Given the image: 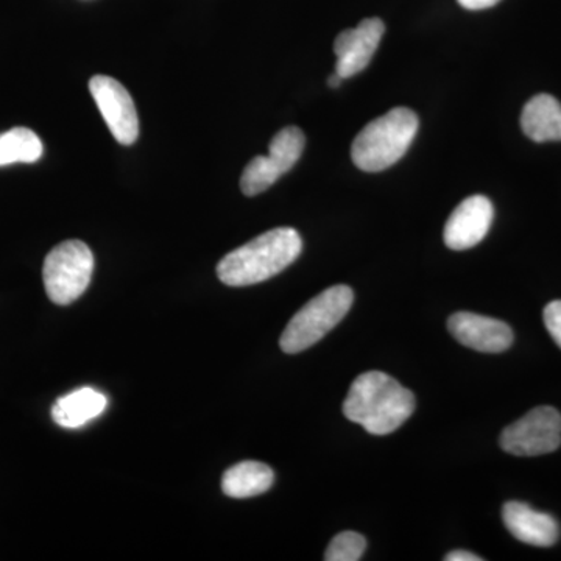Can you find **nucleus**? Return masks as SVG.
<instances>
[{"label": "nucleus", "mask_w": 561, "mask_h": 561, "mask_svg": "<svg viewBox=\"0 0 561 561\" xmlns=\"http://www.w3.org/2000/svg\"><path fill=\"white\" fill-rule=\"evenodd\" d=\"M415 412V397L387 373L368 371L356 378L343 402V413L368 434L400 430Z\"/></svg>", "instance_id": "1"}, {"label": "nucleus", "mask_w": 561, "mask_h": 561, "mask_svg": "<svg viewBox=\"0 0 561 561\" xmlns=\"http://www.w3.org/2000/svg\"><path fill=\"white\" fill-rule=\"evenodd\" d=\"M302 250L294 228H275L228 253L217 265V276L231 287L253 286L286 271Z\"/></svg>", "instance_id": "2"}, {"label": "nucleus", "mask_w": 561, "mask_h": 561, "mask_svg": "<svg viewBox=\"0 0 561 561\" xmlns=\"http://www.w3.org/2000/svg\"><path fill=\"white\" fill-rule=\"evenodd\" d=\"M419 116L394 108L362 128L351 147L354 164L364 172H381L404 157L419 131Z\"/></svg>", "instance_id": "3"}, {"label": "nucleus", "mask_w": 561, "mask_h": 561, "mask_svg": "<svg viewBox=\"0 0 561 561\" xmlns=\"http://www.w3.org/2000/svg\"><path fill=\"white\" fill-rule=\"evenodd\" d=\"M353 301V290L342 284L321 291L289 321L279 339L280 350L297 354L311 348L345 319Z\"/></svg>", "instance_id": "4"}, {"label": "nucleus", "mask_w": 561, "mask_h": 561, "mask_svg": "<svg viewBox=\"0 0 561 561\" xmlns=\"http://www.w3.org/2000/svg\"><path fill=\"white\" fill-rule=\"evenodd\" d=\"M94 272V254L87 243L66 241L46 256L43 267L47 297L58 306L79 300L90 286Z\"/></svg>", "instance_id": "5"}, {"label": "nucleus", "mask_w": 561, "mask_h": 561, "mask_svg": "<svg viewBox=\"0 0 561 561\" xmlns=\"http://www.w3.org/2000/svg\"><path fill=\"white\" fill-rule=\"evenodd\" d=\"M501 448L516 457L545 456L561 446V413L551 405H540L505 427Z\"/></svg>", "instance_id": "6"}, {"label": "nucleus", "mask_w": 561, "mask_h": 561, "mask_svg": "<svg viewBox=\"0 0 561 561\" xmlns=\"http://www.w3.org/2000/svg\"><path fill=\"white\" fill-rule=\"evenodd\" d=\"M306 138L298 127L283 128L272 139L268 157H256L242 173L241 190L247 197L262 194L300 160Z\"/></svg>", "instance_id": "7"}, {"label": "nucleus", "mask_w": 561, "mask_h": 561, "mask_svg": "<svg viewBox=\"0 0 561 561\" xmlns=\"http://www.w3.org/2000/svg\"><path fill=\"white\" fill-rule=\"evenodd\" d=\"M90 91L114 139L124 146L136 142L139 136V119L130 92L125 90L119 81L106 76L92 77Z\"/></svg>", "instance_id": "8"}, {"label": "nucleus", "mask_w": 561, "mask_h": 561, "mask_svg": "<svg viewBox=\"0 0 561 561\" xmlns=\"http://www.w3.org/2000/svg\"><path fill=\"white\" fill-rule=\"evenodd\" d=\"M386 25L378 18L364 20L356 28H348L335 38L334 51L337 57L335 72L343 80L362 72L375 57L381 43Z\"/></svg>", "instance_id": "9"}, {"label": "nucleus", "mask_w": 561, "mask_h": 561, "mask_svg": "<svg viewBox=\"0 0 561 561\" xmlns=\"http://www.w3.org/2000/svg\"><path fill=\"white\" fill-rule=\"evenodd\" d=\"M494 209L489 198L472 195L460 203L445 227V243L454 251L470 250L489 234Z\"/></svg>", "instance_id": "10"}, {"label": "nucleus", "mask_w": 561, "mask_h": 561, "mask_svg": "<svg viewBox=\"0 0 561 561\" xmlns=\"http://www.w3.org/2000/svg\"><path fill=\"white\" fill-rule=\"evenodd\" d=\"M448 330L457 342L479 353H504L513 343V331L507 323L478 313H454L449 317Z\"/></svg>", "instance_id": "11"}, {"label": "nucleus", "mask_w": 561, "mask_h": 561, "mask_svg": "<svg viewBox=\"0 0 561 561\" xmlns=\"http://www.w3.org/2000/svg\"><path fill=\"white\" fill-rule=\"evenodd\" d=\"M502 519L513 537L526 545L549 548L559 540V523L548 513L534 511L524 502H507L502 508Z\"/></svg>", "instance_id": "12"}, {"label": "nucleus", "mask_w": 561, "mask_h": 561, "mask_svg": "<svg viewBox=\"0 0 561 561\" xmlns=\"http://www.w3.org/2000/svg\"><path fill=\"white\" fill-rule=\"evenodd\" d=\"M108 400L101 391L83 387L58 398L51 408V419L65 430H79L105 412Z\"/></svg>", "instance_id": "13"}, {"label": "nucleus", "mask_w": 561, "mask_h": 561, "mask_svg": "<svg viewBox=\"0 0 561 561\" xmlns=\"http://www.w3.org/2000/svg\"><path fill=\"white\" fill-rule=\"evenodd\" d=\"M524 135L535 142L561 140V105L549 94H538L524 106L522 114Z\"/></svg>", "instance_id": "14"}, {"label": "nucleus", "mask_w": 561, "mask_h": 561, "mask_svg": "<svg viewBox=\"0 0 561 561\" xmlns=\"http://www.w3.org/2000/svg\"><path fill=\"white\" fill-rule=\"evenodd\" d=\"M275 472L261 461L247 460L234 465L221 478V490L234 500L260 496L272 489Z\"/></svg>", "instance_id": "15"}, {"label": "nucleus", "mask_w": 561, "mask_h": 561, "mask_svg": "<svg viewBox=\"0 0 561 561\" xmlns=\"http://www.w3.org/2000/svg\"><path fill=\"white\" fill-rule=\"evenodd\" d=\"M43 142L31 128L16 127L0 133V168L25 162L32 164L43 157Z\"/></svg>", "instance_id": "16"}, {"label": "nucleus", "mask_w": 561, "mask_h": 561, "mask_svg": "<svg viewBox=\"0 0 561 561\" xmlns=\"http://www.w3.org/2000/svg\"><path fill=\"white\" fill-rule=\"evenodd\" d=\"M367 549V540L356 531H342L331 545L328 546L324 560L327 561H357L364 556Z\"/></svg>", "instance_id": "17"}, {"label": "nucleus", "mask_w": 561, "mask_h": 561, "mask_svg": "<svg viewBox=\"0 0 561 561\" xmlns=\"http://www.w3.org/2000/svg\"><path fill=\"white\" fill-rule=\"evenodd\" d=\"M542 317H545V324L549 334L561 348V300L549 302Z\"/></svg>", "instance_id": "18"}, {"label": "nucleus", "mask_w": 561, "mask_h": 561, "mask_svg": "<svg viewBox=\"0 0 561 561\" xmlns=\"http://www.w3.org/2000/svg\"><path fill=\"white\" fill-rule=\"evenodd\" d=\"M457 2L467 10H485L496 5L501 0H457Z\"/></svg>", "instance_id": "19"}, {"label": "nucleus", "mask_w": 561, "mask_h": 561, "mask_svg": "<svg viewBox=\"0 0 561 561\" xmlns=\"http://www.w3.org/2000/svg\"><path fill=\"white\" fill-rule=\"evenodd\" d=\"M446 561H481V557L476 556V553L467 552V551H454L449 552L448 556L445 557Z\"/></svg>", "instance_id": "20"}, {"label": "nucleus", "mask_w": 561, "mask_h": 561, "mask_svg": "<svg viewBox=\"0 0 561 561\" xmlns=\"http://www.w3.org/2000/svg\"><path fill=\"white\" fill-rule=\"evenodd\" d=\"M342 81H343L342 77H341V76H339V73H337V72H334V73H332V76L330 77V80H328V83H330V87H331V88H339V87H341Z\"/></svg>", "instance_id": "21"}]
</instances>
